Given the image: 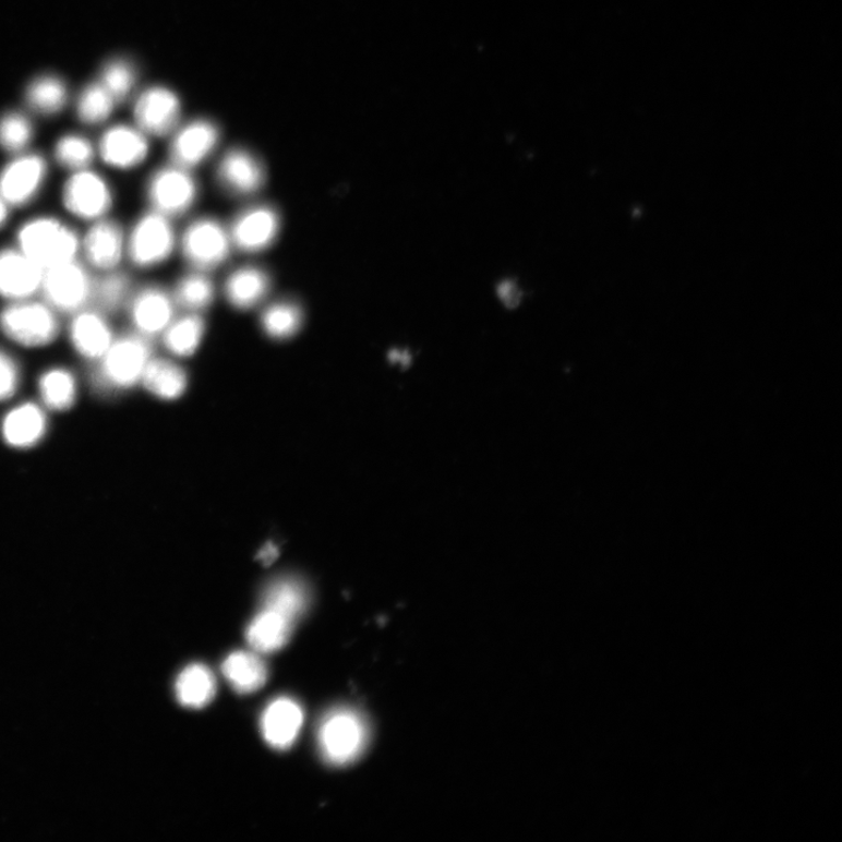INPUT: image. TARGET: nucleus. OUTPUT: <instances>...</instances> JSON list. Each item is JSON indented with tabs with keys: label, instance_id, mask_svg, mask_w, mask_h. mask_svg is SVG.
Returning <instances> with one entry per match:
<instances>
[{
	"label": "nucleus",
	"instance_id": "f257e3e1",
	"mask_svg": "<svg viewBox=\"0 0 842 842\" xmlns=\"http://www.w3.org/2000/svg\"><path fill=\"white\" fill-rule=\"evenodd\" d=\"M81 238L71 226L52 216L29 218L15 234V248L44 270L76 261Z\"/></svg>",
	"mask_w": 842,
	"mask_h": 842
},
{
	"label": "nucleus",
	"instance_id": "f03ea898",
	"mask_svg": "<svg viewBox=\"0 0 842 842\" xmlns=\"http://www.w3.org/2000/svg\"><path fill=\"white\" fill-rule=\"evenodd\" d=\"M59 315L43 299L7 302L0 311V330L20 347L45 348L55 344L60 335Z\"/></svg>",
	"mask_w": 842,
	"mask_h": 842
},
{
	"label": "nucleus",
	"instance_id": "7ed1b4c3",
	"mask_svg": "<svg viewBox=\"0 0 842 842\" xmlns=\"http://www.w3.org/2000/svg\"><path fill=\"white\" fill-rule=\"evenodd\" d=\"M153 359L151 339L137 333L117 337L97 361L96 382L110 390H123L141 382Z\"/></svg>",
	"mask_w": 842,
	"mask_h": 842
},
{
	"label": "nucleus",
	"instance_id": "20e7f679",
	"mask_svg": "<svg viewBox=\"0 0 842 842\" xmlns=\"http://www.w3.org/2000/svg\"><path fill=\"white\" fill-rule=\"evenodd\" d=\"M320 753L332 766L342 767L353 762L365 748L368 731L358 712L335 709L322 720L318 727Z\"/></svg>",
	"mask_w": 842,
	"mask_h": 842
},
{
	"label": "nucleus",
	"instance_id": "39448f33",
	"mask_svg": "<svg viewBox=\"0 0 842 842\" xmlns=\"http://www.w3.org/2000/svg\"><path fill=\"white\" fill-rule=\"evenodd\" d=\"M93 286L89 268L76 258L44 270L39 296L58 314L73 315L91 305Z\"/></svg>",
	"mask_w": 842,
	"mask_h": 842
},
{
	"label": "nucleus",
	"instance_id": "423d86ee",
	"mask_svg": "<svg viewBox=\"0 0 842 842\" xmlns=\"http://www.w3.org/2000/svg\"><path fill=\"white\" fill-rule=\"evenodd\" d=\"M61 202L71 216L92 224L108 217L115 193L101 173L88 168L70 173L61 189Z\"/></svg>",
	"mask_w": 842,
	"mask_h": 842
},
{
	"label": "nucleus",
	"instance_id": "0eeeda50",
	"mask_svg": "<svg viewBox=\"0 0 842 842\" xmlns=\"http://www.w3.org/2000/svg\"><path fill=\"white\" fill-rule=\"evenodd\" d=\"M176 246L171 219L149 211L127 237V253L134 266L153 268L168 261Z\"/></svg>",
	"mask_w": 842,
	"mask_h": 842
},
{
	"label": "nucleus",
	"instance_id": "6e6552de",
	"mask_svg": "<svg viewBox=\"0 0 842 842\" xmlns=\"http://www.w3.org/2000/svg\"><path fill=\"white\" fill-rule=\"evenodd\" d=\"M185 261L199 272H209L222 265L231 253L229 229L213 218L190 224L181 241Z\"/></svg>",
	"mask_w": 842,
	"mask_h": 842
},
{
	"label": "nucleus",
	"instance_id": "1a4fd4ad",
	"mask_svg": "<svg viewBox=\"0 0 842 842\" xmlns=\"http://www.w3.org/2000/svg\"><path fill=\"white\" fill-rule=\"evenodd\" d=\"M48 177L46 158L37 153L14 155L0 170V196L11 208L34 203L43 191Z\"/></svg>",
	"mask_w": 842,
	"mask_h": 842
},
{
	"label": "nucleus",
	"instance_id": "9d476101",
	"mask_svg": "<svg viewBox=\"0 0 842 842\" xmlns=\"http://www.w3.org/2000/svg\"><path fill=\"white\" fill-rule=\"evenodd\" d=\"M147 197L155 213L171 219L184 215L196 203L199 185L190 170L171 164L153 173Z\"/></svg>",
	"mask_w": 842,
	"mask_h": 842
},
{
	"label": "nucleus",
	"instance_id": "9b49d317",
	"mask_svg": "<svg viewBox=\"0 0 842 842\" xmlns=\"http://www.w3.org/2000/svg\"><path fill=\"white\" fill-rule=\"evenodd\" d=\"M89 225L80 244L86 266L99 273L119 269L127 253V236L120 224L107 217Z\"/></svg>",
	"mask_w": 842,
	"mask_h": 842
},
{
	"label": "nucleus",
	"instance_id": "f8f14e48",
	"mask_svg": "<svg viewBox=\"0 0 842 842\" xmlns=\"http://www.w3.org/2000/svg\"><path fill=\"white\" fill-rule=\"evenodd\" d=\"M281 219L270 205H254L242 211L229 229L233 248L245 253H258L269 249L278 239Z\"/></svg>",
	"mask_w": 842,
	"mask_h": 842
},
{
	"label": "nucleus",
	"instance_id": "ddd939ff",
	"mask_svg": "<svg viewBox=\"0 0 842 842\" xmlns=\"http://www.w3.org/2000/svg\"><path fill=\"white\" fill-rule=\"evenodd\" d=\"M182 115L180 97L167 87L144 91L135 103V125L147 136L164 137L176 132Z\"/></svg>",
	"mask_w": 842,
	"mask_h": 842
},
{
	"label": "nucleus",
	"instance_id": "4468645a",
	"mask_svg": "<svg viewBox=\"0 0 842 842\" xmlns=\"http://www.w3.org/2000/svg\"><path fill=\"white\" fill-rule=\"evenodd\" d=\"M176 306L169 291L158 286H147L134 291L125 310L135 333L152 339L170 326Z\"/></svg>",
	"mask_w": 842,
	"mask_h": 842
},
{
	"label": "nucleus",
	"instance_id": "2eb2a0df",
	"mask_svg": "<svg viewBox=\"0 0 842 842\" xmlns=\"http://www.w3.org/2000/svg\"><path fill=\"white\" fill-rule=\"evenodd\" d=\"M44 269L17 248L0 250V298L17 302L37 298Z\"/></svg>",
	"mask_w": 842,
	"mask_h": 842
},
{
	"label": "nucleus",
	"instance_id": "dca6fc26",
	"mask_svg": "<svg viewBox=\"0 0 842 842\" xmlns=\"http://www.w3.org/2000/svg\"><path fill=\"white\" fill-rule=\"evenodd\" d=\"M149 141L135 125L117 124L107 129L96 152L111 169L128 171L142 166L149 156Z\"/></svg>",
	"mask_w": 842,
	"mask_h": 842
},
{
	"label": "nucleus",
	"instance_id": "f3484780",
	"mask_svg": "<svg viewBox=\"0 0 842 842\" xmlns=\"http://www.w3.org/2000/svg\"><path fill=\"white\" fill-rule=\"evenodd\" d=\"M71 316L69 338L75 352L87 361L101 360L117 338L108 315L89 305Z\"/></svg>",
	"mask_w": 842,
	"mask_h": 842
},
{
	"label": "nucleus",
	"instance_id": "a211bd4d",
	"mask_svg": "<svg viewBox=\"0 0 842 842\" xmlns=\"http://www.w3.org/2000/svg\"><path fill=\"white\" fill-rule=\"evenodd\" d=\"M217 177L226 191L239 197L252 196L267 181L262 159L244 148H233L222 156Z\"/></svg>",
	"mask_w": 842,
	"mask_h": 842
},
{
	"label": "nucleus",
	"instance_id": "6ab92c4d",
	"mask_svg": "<svg viewBox=\"0 0 842 842\" xmlns=\"http://www.w3.org/2000/svg\"><path fill=\"white\" fill-rule=\"evenodd\" d=\"M220 131L208 120H194L175 133L170 144L171 164L191 170L199 167L217 148Z\"/></svg>",
	"mask_w": 842,
	"mask_h": 842
},
{
	"label": "nucleus",
	"instance_id": "aec40b11",
	"mask_svg": "<svg viewBox=\"0 0 842 842\" xmlns=\"http://www.w3.org/2000/svg\"><path fill=\"white\" fill-rule=\"evenodd\" d=\"M302 724L303 711L300 705L289 698H280L265 709L262 731L272 748L286 750L293 746Z\"/></svg>",
	"mask_w": 842,
	"mask_h": 842
},
{
	"label": "nucleus",
	"instance_id": "412c9836",
	"mask_svg": "<svg viewBox=\"0 0 842 842\" xmlns=\"http://www.w3.org/2000/svg\"><path fill=\"white\" fill-rule=\"evenodd\" d=\"M272 287L269 274L255 266L233 270L226 279L224 291L226 300L239 311H249L261 304Z\"/></svg>",
	"mask_w": 842,
	"mask_h": 842
},
{
	"label": "nucleus",
	"instance_id": "4be33fe9",
	"mask_svg": "<svg viewBox=\"0 0 842 842\" xmlns=\"http://www.w3.org/2000/svg\"><path fill=\"white\" fill-rule=\"evenodd\" d=\"M47 420L36 404L26 402L11 410L3 420L4 441L15 448L37 445L46 433Z\"/></svg>",
	"mask_w": 842,
	"mask_h": 842
},
{
	"label": "nucleus",
	"instance_id": "5701e85b",
	"mask_svg": "<svg viewBox=\"0 0 842 842\" xmlns=\"http://www.w3.org/2000/svg\"><path fill=\"white\" fill-rule=\"evenodd\" d=\"M294 624L278 612L264 609L250 624L246 639L255 652L274 653L287 645Z\"/></svg>",
	"mask_w": 842,
	"mask_h": 842
},
{
	"label": "nucleus",
	"instance_id": "b1692460",
	"mask_svg": "<svg viewBox=\"0 0 842 842\" xmlns=\"http://www.w3.org/2000/svg\"><path fill=\"white\" fill-rule=\"evenodd\" d=\"M222 674L240 694H251L262 689L268 677L264 660L255 653L240 651L231 654L222 663Z\"/></svg>",
	"mask_w": 842,
	"mask_h": 842
},
{
	"label": "nucleus",
	"instance_id": "393cba45",
	"mask_svg": "<svg viewBox=\"0 0 842 842\" xmlns=\"http://www.w3.org/2000/svg\"><path fill=\"white\" fill-rule=\"evenodd\" d=\"M133 293L128 274L119 269L100 273V277L94 279L91 305L106 315L116 314L127 308Z\"/></svg>",
	"mask_w": 842,
	"mask_h": 842
},
{
	"label": "nucleus",
	"instance_id": "a878e982",
	"mask_svg": "<svg viewBox=\"0 0 842 842\" xmlns=\"http://www.w3.org/2000/svg\"><path fill=\"white\" fill-rule=\"evenodd\" d=\"M217 682L206 666L194 663L187 667L176 683L178 701L187 708L201 709L215 699Z\"/></svg>",
	"mask_w": 842,
	"mask_h": 842
},
{
	"label": "nucleus",
	"instance_id": "bb28decb",
	"mask_svg": "<svg viewBox=\"0 0 842 842\" xmlns=\"http://www.w3.org/2000/svg\"><path fill=\"white\" fill-rule=\"evenodd\" d=\"M141 383L147 390L161 399H176L182 396L188 385L185 371L176 363L152 359L143 372Z\"/></svg>",
	"mask_w": 842,
	"mask_h": 842
},
{
	"label": "nucleus",
	"instance_id": "cd10ccee",
	"mask_svg": "<svg viewBox=\"0 0 842 842\" xmlns=\"http://www.w3.org/2000/svg\"><path fill=\"white\" fill-rule=\"evenodd\" d=\"M308 591L299 580L280 579L272 582L264 594V609L278 612L296 623L308 606Z\"/></svg>",
	"mask_w": 842,
	"mask_h": 842
},
{
	"label": "nucleus",
	"instance_id": "c85d7f7f",
	"mask_svg": "<svg viewBox=\"0 0 842 842\" xmlns=\"http://www.w3.org/2000/svg\"><path fill=\"white\" fill-rule=\"evenodd\" d=\"M206 330L205 321L199 313L173 318L161 337L166 348L175 356L185 358L197 351Z\"/></svg>",
	"mask_w": 842,
	"mask_h": 842
},
{
	"label": "nucleus",
	"instance_id": "c756f323",
	"mask_svg": "<svg viewBox=\"0 0 842 842\" xmlns=\"http://www.w3.org/2000/svg\"><path fill=\"white\" fill-rule=\"evenodd\" d=\"M304 314L299 303L284 300L269 304L261 316V325L264 333L273 338L284 341L294 337L303 327Z\"/></svg>",
	"mask_w": 842,
	"mask_h": 842
},
{
	"label": "nucleus",
	"instance_id": "7c9ffc66",
	"mask_svg": "<svg viewBox=\"0 0 842 842\" xmlns=\"http://www.w3.org/2000/svg\"><path fill=\"white\" fill-rule=\"evenodd\" d=\"M69 91L56 75L38 76L26 89V103L43 116H56L68 105Z\"/></svg>",
	"mask_w": 842,
	"mask_h": 842
},
{
	"label": "nucleus",
	"instance_id": "2f4dec72",
	"mask_svg": "<svg viewBox=\"0 0 842 842\" xmlns=\"http://www.w3.org/2000/svg\"><path fill=\"white\" fill-rule=\"evenodd\" d=\"M39 393L47 408L67 411L75 402L77 385L72 372L64 368H52L39 378Z\"/></svg>",
	"mask_w": 842,
	"mask_h": 842
},
{
	"label": "nucleus",
	"instance_id": "473e14b6",
	"mask_svg": "<svg viewBox=\"0 0 842 842\" xmlns=\"http://www.w3.org/2000/svg\"><path fill=\"white\" fill-rule=\"evenodd\" d=\"M216 288L206 273L194 270L177 282L172 298L189 313H200L214 303Z\"/></svg>",
	"mask_w": 842,
	"mask_h": 842
},
{
	"label": "nucleus",
	"instance_id": "72a5a7b5",
	"mask_svg": "<svg viewBox=\"0 0 842 842\" xmlns=\"http://www.w3.org/2000/svg\"><path fill=\"white\" fill-rule=\"evenodd\" d=\"M96 148L85 136L67 134L61 136L55 145V159L57 164L70 172L92 168Z\"/></svg>",
	"mask_w": 842,
	"mask_h": 842
},
{
	"label": "nucleus",
	"instance_id": "f704fd0d",
	"mask_svg": "<svg viewBox=\"0 0 842 842\" xmlns=\"http://www.w3.org/2000/svg\"><path fill=\"white\" fill-rule=\"evenodd\" d=\"M35 137L31 120L20 111L0 117V149L14 156L25 153Z\"/></svg>",
	"mask_w": 842,
	"mask_h": 842
},
{
	"label": "nucleus",
	"instance_id": "c9c22d12",
	"mask_svg": "<svg viewBox=\"0 0 842 842\" xmlns=\"http://www.w3.org/2000/svg\"><path fill=\"white\" fill-rule=\"evenodd\" d=\"M116 105L117 101L97 81L81 92L76 104V115L80 121L85 124H100L109 119Z\"/></svg>",
	"mask_w": 842,
	"mask_h": 842
},
{
	"label": "nucleus",
	"instance_id": "e433bc0d",
	"mask_svg": "<svg viewBox=\"0 0 842 842\" xmlns=\"http://www.w3.org/2000/svg\"><path fill=\"white\" fill-rule=\"evenodd\" d=\"M137 73L133 63L125 59L108 61L100 74L99 83L118 103L127 99L136 85Z\"/></svg>",
	"mask_w": 842,
	"mask_h": 842
},
{
	"label": "nucleus",
	"instance_id": "4c0bfd02",
	"mask_svg": "<svg viewBox=\"0 0 842 842\" xmlns=\"http://www.w3.org/2000/svg\"><path fill=\"white\" fill-rule=\"evenodd\" d=\"M21 369L12 356L0 350V402L10 399L20 386Z\"/></svg>",
	"mask_w": 842,
	"mask_h": 842
},
{
	"label": "nucleus",
	"instance_id": "58836bf2",
	"mask_svg": "<svg viewBox=\"0 0 842 842\" xmlns=\"http://www.w3.org/2000/svg\"><path fill=\"white\" fill-rule=\"evenodd\" d=\"M496 298L508 311H515L524 301V290L514 279H504L496 284Z\"/></svg>",
	"mask_w": 842,
	"mask_h": 842
},
{
	"label": "nucleus",
	"instance_id": "ea45409f",
	"mask_svg": "<svg viewBox=\"0 0 842 842\" xmlns=\"http://www.w3.org/2000/svg\"><path fill=\"white\" fill-rule=\"evenodd\" d=\"M11 209L12 208L4 201V199L0 196V230H3L5 228V225L9 222Z\"/></svg>",
	"mask_w": 842,
	"mask_h": 842
},
{
	"label": "nucleus",
	"instance_id": "a19ab883",
	"mask_svg": "<svg viewBox=\"0 0 842 842\" xmlns=\"http://www.w3.org/2000/svg\"><path fill=\"white\" fill-rule=\"evenodd\" d=\"M388 358H390L394 363L399 361L401 366L410 364V353L407 350L395 349L388 354Z\"/></svg>",
	"mask_w": 842,
	"mask_h": 842
},
{
	"label": "nucleus",
	"instance_id": "79ce46f5",
	"mask_svg": "<svg viewBox=\"0 0 842 842\" xmlns=\"http://www.w3.org/2000/svg\"><path fill=\"white\" fill-rule=\"evenodd\" d=\"M261 555H262L263 562L270 563L274 560V557L278 555V549L275 548L274 545H267L266 548L263 549V552Z\"/></svg>",
	"mask_w": 842,
	"mask_h": 842
}]
</instances>
